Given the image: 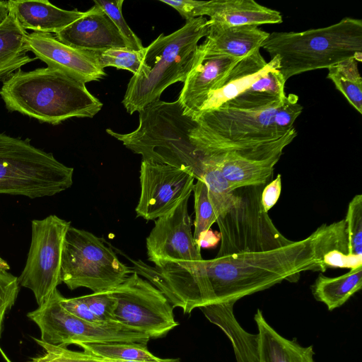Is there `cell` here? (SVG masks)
Returning a JSON list of instances; mask_svg holds the SVG:
<instances>
[{"mask_svg":"<svg viewBox=\"0 0 362 362\" xmlns=\"http://www.w3.org/2000/svg\"><path fill=\"white\" fill-rule=\"evenodd\" d=\"M265 185L236 189L237 203L216 219L221 246L214 258L177 264L175 284L191 310L238 301L285 280L296 282L303 272H319L315 231L299 240L286 238L262 208Z\"/></svg>","mask_w":362,"mask_h":362,"instance_id":"obj_1","label":"cell"},{"mask_svg":"<svg viewBox=\"0 0 362 362\" xmlns=\"http://www.w3.org/2000/svg\"><path fill=\"white\" fill-rule=\"evenodd\" d=\"M86 83L49 67L21 69L3 81L0 96L6 108L42 123L57 125L73 117H93L103 103Z\"/></svg>","mask_w":362,"mask_h":362,"instance_id":"obj_2","label":"cell"},{"mask_svg":"<svg viewBox=\"0 0 362 362\" xmlns=\"http://www.w3.org/2000/svg\"><path fill=\"white\" fill-rule=\"evenodd\" d=\"M208 28L206 18H195L168 35L160 34L144 48L140 67L129 80L122 100L128 113L160 100L170 85L185 82L198 59V42L206 36Z\"/></svg>","mask_w":362,"mask_h":362,"instance_id":"obj_3","label":"cell"},{"mask_svg":"<svg viewBox=\"0 0 362 362\" xmlns=\"http://www.w3.org/2000/svg\"><path fill=\"white\" fill-rule=\"evenodd\" d=\"M139 113V124L134 131L121 134L107 129L106 132L140 154L142 160L178 168L198 180L201 156L191 137L193 118L185 112L180 100H158Z\"/></svg>","mask_w":362,"mask_h":362,"instance_id":"obj_4","label":"cell"},{"mask_svg":"<svg viewBox=\"0 0 362 362\" xmlns=\"http://www.w3.org/2000/svg\"><path fill=\"white\" fill-rule=\"evenodd\" d=\"M261 47L279 62L286 81L304 72L328 69L344 60L362 61V21L345 17L329 26L302 32H273Z\"/></svg>","mask_w":362,"mask_h":362,"instance_id":"obj_5","label":"cell"},{"mask_svg":"<svg viewBox=\"0 0 362 362\" xmlns=\"http://www.w3.org/2000/svg\"><path fill=\"white\" fill-rule=\"evenodd\" d=\"M290 93L274 105L246 110L220 107L197 114L192 137L199 145L239 147L277 140L293 129L303 106Z\"/></svg>","mask_w":362,"mask_h":362,"instance_id":"obj_6","label":"cell"},{"mask_svg":"<svg viewBox=\"0 0 362 362\" xmlns=\"http://www.w3.org/2000/svg\"><path fill=\"white\" fill-rule=\"evenodd\" d=\"M73 174V168L29 139L0 134V194L51 197L71 186Z\"/></svg>","mask_w":362,"mask_h":362,"instance_id":"obj_7","label":"cell"},{"mask_svg":"<svg viewBox=\"0 0 362 362\" xmlns=\"http://www.w3.org/2000/svg\"><path fill=\"white\" fill-rule=\"evenodd\" d=\"M114 250L85 230L70 226L63 243L61 280L70 290L80 287L93 293L112 291L134 273Z\"/></svg>","mask_w":362,"mask_h":362,"instance_id":"obj_8","label":"cell"},{"mask_svg":"<svg viewBox=\"0 0 362 362\" xmlns=\"http://www.w3.org/2000/svg\"><path fill=\"white\" fill-rule=\"evenodd\" d=\"M63 296L57 288L35 310L27 314L38 327L40 338L48 344L66 346L80 343L127 342L146 345L150 337L117 322L95 324L81 320L61 304Z\"/></svg>","mask_w":362,"mask_h":362,"instance_id":"obj_9","label":"cell"},{"mask_svg":"<svg viewBox=\"0 0 362 362\" xmlns=\"http://www.w3.org/2000/svg\"><path fill=\"white\" fill-rule=\"evenodd\" d=\"M117 303L114 322L132 330L160 338L178 325L165 295L136 272L111 291Z\"/></svg>","mask_w":362,"mask_h":362,"instance_id":"obj_10","label":"cell"},{"mask_svg":"<svg viewBox=\"0 0 362 362\" xmlns=\"http://www.w3.org/2000/svg\"><path fill=\"white\" fill-rule=\"evenodd\" d=\"M297 135L293 127L281 138L241 147L218 148L198 146L201 157L216 167L232 190L267 185L284 149Z\"/></svg>","mask_w":362,"mask_h":362,"instance_id":"obj_11","label":"cell"},{"mask_svg":"<svg viewBox=\"0 0 362 362\" xmlns=\"http://www.w3.org/2000/svg\"><path fill=\"white\" fill-rule=\"evenodd\" d=\"M70 226L71 222L56 215L32 221L30 246L24 269L18 278L21 286L33 292L38 305L62 283V248Z\"/></svg>","mask_w":362,"mask_h":362,"instance_id":"obj_12","label":"cell"},{"mask_svg":"<svg viewBox=\"0 0 362 362\" xmlns=\"http://www.w3.org/2000/svg\"><path fill=\"white\" fill-rule=\"evenodd\" d=\"M141 194L136 216L150 221L169 213L191 193L194 177L187 171L163 163L141 161Z\"/></svg>","mask_w":362,"mask_h":362,"instance_id":"obj_13","label":"cell"},{"mask_svg":"<svg viewBox=\"0 0 362 362\" xmlns=\"http://www.w3.org/2000/svg\"><path fill=\"white\" fill-rule=\"evenodd\" d=\"M190 195L169 213L156 219L146 238L148 259L160 262H197L204 259L192 231L188 213Z\"/></svg>","mask_w":362,"mask_h":362,"instance_id":"obj_14","label":"cell"},{"mask_svg":"<svg viewBox=\"0 0 362 362\" xmlns=\"http://www.w3.org/2000/svg\"><path fill=\"white\" fill-rule=\"evenodd\" d=\"M26 47L28 52H33L47 67L84 83L98 81L106 75L88 51L66 45L52 34L28 33Z\"/></svg>","mask_w":362,"mask_h":362,"instance_id":"obj_15","label":"cell"},{"mask_svg":"<svg viewBox=\"0 0 362 362\" xmlns=\"http://www.w3.org/2000/svg\"><path fill=\"white\" fill-rule=\"evenodd\" d=\"M55 37L64 45L81 50L129 47L113 22L97 5L84 11L81 18L55 34Z\"/></svg>","mask_w":362,"mask_h":362,"instance_id":"obj_16","label":"cell"},{"mask_svg":"<svg viewBox=\"0 0 362 362\" xmlns=\"http://www.w3.org/2000/svg\"><path fill=\"white\" fill-rule=\"evenodd\" d=\"M199 57L184 82L178 100L189 116L195 114L207 96L216 90L230 70L240 60L225 56Z\"/></svg>","mask_w":362,"mask_h":362,"instance_id":"obj_17","label":"cell"},{"mask_svg":"<svg viewBox=\"0 0 362 362\" xmlns=\"http://www.w3.org/2000/svg\"><path fill=\"white\" fill-rule=\"evenodd\" d=\"M269 35V33L256 25L229 27L209 24L206 40L199 45V49L206 56H225L241 59L260 49Z\"/></svg>","mask_w":362,"mask_h":362,"instance_id":"obj_18","label":"cell"},{"mask_svg":"<svg viewBox=\"0 0 362 362\" xmlns=\"http://www.w3.org/2000/svg\"><path fill=\"white\" fill-rule=\"evenodd\" d=\"M279 62L273 57L266 62L259 49L239 60L223 78L218 88L211 92L192 116L218 109L248 88L264 73L279 69ZM191 116V117H192Z\"/></svg>","mask_w":362,"mask_h":362,"instance_id":"obj_19","label":"cell"},{"mask_svg":"<svg viewBox=\"0 0 362 362\" xmlns=\"http://www.w3.org/2000/svg\"><path fill=\"white\" fill-rule=\"evenodd\" d=\"M207 16L209 24L223 26L279 24L280 12L259 4L254 0L206 1L199 10V17Z\"/></svg>","mask_w":362,"mask_h":362,"instance_id":"obj_20","label":"cell"},{"mask_svg":"<svg viewBox=\"0 0 362 362\" xmlns=\"http://www.w3.org/2000/svg\"><path fill=\"white\" fill-rule=\"evenodd\" d=\"M7 4L8 13L23 29L45 34H57L84 14L76 9H62L47 0H9Z\"/></svg>","mask_w":362,"mask_h":362,"instance_id":"obj_21","label":"cell"},{"mask_svg":"<svg viewBox=\"0 0 362 362\" xmlns=\"http://www.w3.org/2000/svg\"><path fill=\"white\" fill-rule=\"evenodd\" d=\"M315 254L319 260V272L327 268L353 269L362 266V256L351 252L344 219L323 223L315 230Z\"/></svg>","mask_w":362,"mask_h":362,"instance_id":"obj_22","label":"cell"},{"mask_svg":"<svg viewBox=\"0 0 362 362\" xmlns=\"http://www.w3.org/2000/svg\"><path fill=\"white\" fill-rule=\"evenodd\" d=\"M236 301L228 300L199 308L206 319L221 329L231 341L237 362H259V335L245 331L233 313Z\"/></svg>","mask_w":362,"mask_h":362,"instance_id":"obj_23","label":"cell"},{"mask_svg":"<svg viewBox=\"0 0 362 362\" xmlns=\"http://www.w3.org/2000/svg\"><path fill=\"white\" fill-rule=\"evenodd\" d=\"M254 320L258 329L259 362H315L313 345L303 346L295 339L281 336L267 322L259 309Z\"/></svg>","mask_w":362,"mask_h":362,"instance_id":"obj_24","label":"cell"},{"mask_svg":"<svg viewBox=\"0 0 362 362\" xmlns=\"http://www.w3.org/2000/svg\"><path fill=\"white\" fill-rule=\"evenodd\" d=\"M285 83L279 69L267 71L248 88L220 107L246 110L269 107L286 97Z\"/></svg>","mask_w":362,"mask_h":362,"instance_id":"obj_25","label":"cell"},{"mask_svg":"<svg viewBox=\"0 0 362 362\" xmlns=\"http://www.w3.org/2000/svg\"><path fill=\"white\" fill-rule=\"evenodd\" d=\"M27 35L26 30L10 13L0 25V78L36 59L26 54Z\"/></svg>","mask_w":362,"mask_h":362,"instance_id":"obj_26","label":"cell"},{"mask_svg":"<svg viewBox=\"0 0 362 362\" xmlns=\"http://www.w3.org/2000/svg\"><path fill=\"white\" fill-rule=\"evenodd\" d=\"M361 287L362 266L337 277L320 274L312 284L311 291L315 299L332 311L343 305Z\"/></svg>","mask_w":362,"mask_h":362,"instance_id":"obj_27","label":"cell"},{"mask_svg":"<svg viewBox=\"0 0 362 362\" xmlns=\"http://www.w3.org/2000/svg\"><path fill=\"white\" fill-rule=\"evenodd\" d=\"M327 69V77L332 81L349 103L359 114H362V78L358 71V62L350 58Z\"/></svg>","mask_w":362,"mask_h":362,"instance_id":"obj_28","label":"cell"},{"mask_svg":"<svg viewBox=\"0 0 362 362\" xmlns=\"http://www.w3.org/2000/svg\"><path fill=\"white\" fill-rule=\"evenodd\" d=\"M84 352L100 358L117 361H151L158 357L146 345L127 342L80 343Z\"/></svg>","mask_w":362,"mask_h":362,"instance_id":"obj_29","label":"cell"},{"mask_svg":"<svg viewBox=\"0 0 362 362\" xmlns=\"http://www.w3.org/2000/svg\"><path fill=\"white\" fill-rule=\"evenodd\" d=\"M143 49L136 51L129 47H114L102 51L88 52L101 69L112 66L118 69L128 70L134 75L140 67Z\"/></svg>","mask_w":362,"mask_h":362,"instance_id":"obj_30","label":"cell"},{"mask_svg":"<svg viewBox=\"0 0 362 362\" xmlns=\"http://www.w3.org/2000/svg\"><path fill=\"white\" fill-rule=\"evenodd\" d=\"M192 191L195 212L193 236L196 240L201 234L211 229L216 222L217 216L210 201L207 187L202 180H197Z\"/></svg>","mask_w":362,"mask_h":362,"instance_id":"obj_31","label":"cell"},{"mask_svg":"<svg viewBox=\"0 0 362 362\" xmlns=\"http://www.w3.org/2000/svg\"><path fill=\"white\" fill-rule=\"evenodd\" d=\"M34 341L42 349L43 353L30 358L29 362H105L84 351H75L66 346L54 345L37 338Z\"/></svg>","mask_w":362,"mask_h":362,"instance_id":"obj_32","label":"cell"},{"mask_svg":"<svg viewBox=\"0 0 362 362\" xmlns=\"http://www.w3.org/2000/svg\"><path fill=\"white\" fill-rule=\"evenodd\" d=\"M351 252L362 256V195L349 202L345 218Z\"/></svg>","mask_w":362,"mask_h":362,"instance_id":"obj_33","label":"cell"},{"mask_svg":"<svg viewBox=\"0 0 362 362\" xmlns=\"http://www.w3.org/2000/svg\"><path fill=\"white\" fill-rule=\"evenodd\" d=\"M94 3L95 5L98 6L111 19L129 48L136 51L142 50L144 48L141 40L132 30L124 18L122 11L124 0H94Z\"/></svg>","mask_w":362,"mask_h":362,"instance_id":"obj_34","label":"cell"},{"mask_svg":"<svg viewBox=\"0 0 362 362\" xmlns=\"http://www.w3.org/2000/svg\"><path fill=\"white\" fill-rule=\"evenodd\" d=\"M91 312L104 324L113 320L116 299L111 291L93 293L81 296Z\"/></svg>","mask_w":362,"mask_h":362,"instance_id":"obj_35","label":"cell"},{"mask_svg":"<svg viewBox=\"0 0 362 362\" xmlns=\"http://www.w3.org/2000/svg\"><path fill=\"white\" fill-rule=\"evenodd\" d=\"M19 288L18 278L0 269V338L5 316L15 304Z\"/></svg>","mask_w":362,"mask_h":362,"instance_id":"obj_36","label":"cell"},{"mask_svg":"<svg viewBox=\"0 0 362 362\" xmlns=\"http://www.w3.org/2000/svg\"><path fill=\"white\" fill-rule=\"evenodd\" d=\"M62 305L70 313L78 318L95 324L103 323L90 310L81 296L61 299Z\"/></svg>","mask_w":362,"mask_h":362,"instance_id":"obj_37","label":"cell"},{"mask_svg":"<svg viewBox=\"0 0 362 362\" xmlns=\"http://www.w3.org/2000/svg\"><path fill=\"white\" fill-rule=\"evenodd\" d=\"M160 1L174 8L187 21L199 17V10L206 1L160 0Z\"/></svg>","mask_w":362,"mask_h":362,"instance_id":"obj_38","label":"cell"},{"mask_svg":"<svg viewBox=\"0 0 362 362\" xmlns=\"http://www.w3.org/2000/svg\"><path fill=\"white\" fill-rule=\"evenodd\" d=\"M281 176L278 174L276 177L268 182L261 193V204L264 211L267 212L276 204L281 192Z\"/></svg>","mask_w":362,"mask_h":362,"instance_id":"obj_39","label":"cell"},{"mask_svg":"<svg viewBox=\"0 0 362 362\" xmlns=\"http://www.w3.org/2000/svg\"><path fill=\"white\" fill-rule=\"evenodd\" d=\"M221 240L219 232H214L211 229L201 234L195 240L198 247L210 248L215 247Z\"/></svg>","mask_w":362,"mask_h":362,"instance_id":"obj_40","label":"cell"},{"mask_svg":"<svg viewBox=\"0 0 362 362\" xmlns=\"http://www.w3.org/2000/svg\"><path fill=\"white\" fill-rule=\"evenodd\" d=\"M104 359V358H103ZM105 362H180L178 358H157L154 360L151 361H117V360H109L104 359Z\"/></svg>","mask_w":362,"mask_h":362,"instance_id":"obj_41","label":"cell"},{"mask_svg":"<svg viewBox=\"0 0 362 362\" xmlns=\"http://www.w3.org/2000/svg\"><path fill=\"white\" fill-rule=\"evenodd\" d=\"M8 16V8L7 1L0 0V25Z\"/></svg>","mask_w":362,"mask_h":362,"instance_id":"obj_42","label":"cell"},{"mask_svg":"<svg viewBox=\"0 0 362 362\" xmlns=\"http://www.w3.org/2000/svg\"><path fill=\"white\" fill-rule=\"evenodd\" d=\"M10 267L9 265L8 264V263L6 262V261H5L4 259H3L1 257H0V269H5V270H8L9 269Z\"/></svg>","mask_w":362,"mask_h":362,"instance_id":"obj_43","label":"cell"},{"mask_svg":"<svg viewBox=\"0 0 362 362\" xmlns=\"http://www.w3.org/2000/svg\"><path fill=\"white\" fill-rule=\"evenodd\" d=\"M6 358L7 362H11L7 358Z\"/></svg>","mask_w":362,"mask_h":362,"instance_id":"obj_44","label":"cell"}]
</instances>
